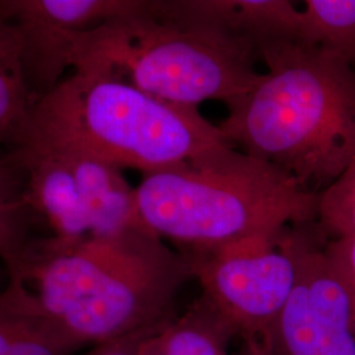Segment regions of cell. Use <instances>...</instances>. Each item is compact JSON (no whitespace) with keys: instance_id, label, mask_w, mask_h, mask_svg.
<instances>
[{"instance_id":"cell-11","label":"cell","mask_w":355,"mask_h":355,"mask_svg":"<svg viewBox=\"0 0 355 355\" xmlns=\"http://www.w3.org/2000/svg\"><path fill=\"white\" fill-rule=\"evenodd\" d=\"M55 152L64 154L74 173L89 218L91 237L146 228L141 220L136 189L129 186L120 168L87 154Z\"/></svg>"},{"instance_id":"cell-9","label":"cell","mask_w":355,"mask_h":355,"mask_svg":"<svg viewBox=\"0 0 355 355\" xmlns=\"http://www.w3.org/2000/svg\"><path fill=\"white\" fill-rule=\"evenodd\" d=\"M161 20L214 28L258 48L299 42L300 10L290 0H148Z\"/></svg>"},{"instance_id":"cell-4","label":"cell","mask_w":355,"mask_h":355,"mask_svg":"<svg viewBox=\"0 0 355 355\" xmlns=\"http://www.w3.org/2000/svg\"><path fill=\"white\" fill-rule=\"evenodd\" d=\"M136 195L144 225L189 253L318 220V193L234 146L145 173Z\"/></svg>"},{"instance_id":"cell-14","label":"cell","mask_w":355,"mask_h":355,"mask_svg":"<svg viewBox=\"0 0 355 355\" xmlns=\"http://www.w3.org/2000/svg\"><path fill=\"white\" fill-rule=\"evenodd\" d=\"M299 42L329 51L355 70V0H306Z\"/></svg>"},{"instance_id":"cell-10","label":"cell","mask_w":355,"mask_h":355,"mask_svg":"<svg viewBox=\"0 0 355 355\" xmlns=\"http://www.w3.org/2000/svg\"><path fill=\"white\" fill-rule=\"evenodd\" d=\"M24 175L26 202L61 240L89 237L85 203L74 173L62 153L19 146L7 158Z\"/></svg>"},{"instance_id":"cell-7","label":"cell","mask_w":355,"mask_h":355,"mask_svg":"<svg viewBox=\"0 0 355 355\" xmlns=\"http://www.w3.org/2000/svg\"><path fill=\"white\" fill-rule=\"evenodd\" d=\"M324 246L303 239L296 283L274 330V355H355L353 300Z\"/></svg>"},{"instance_id":"cell-3","label":"cell","mask_w":355,"mask_h":355,"mask_svg":"<svg viewBox=\"0 0 355 355\" xmlns=\"http://www.w3.org/2000/svg\"><path fill=\"white\" fill-rule=\"evenodd\" d=\"M16 148L82 153L142 174L233 146L198 111L108 76L74 71L35 103Z\"/></svg>"},{"instance_id":"cell-1","label":"cell","mask_w":355,"mask_h":355,"mask_svg":"<svg viewBox=\"0 0 355 355\" xmlns=\"http://www.w3.org/2000/svg\"><path fill=\"white\" fill-rule=\"evenodd\" d=\"M4 292L76 349L152 329L173 318L191 277L186 255L149 229L26 243Z\"/></svg>"},{"instance_id":"cell-16","label":"cell","mask_w":355,"mask_h":355,"mask_svg":"<svg viewBox=\"0 0 355 355\" xmlns=\"http://www.w3.org/2000/svg\"><path fill=\"white\" fill-rule=\"evenodd\" d=\"M24 175L8 159L0 161V258L12 267L24 252L29 216Z\"/></svg>"},{"instance_id":"cell-8","label":"cell","mask_w":355,"mask_h":355,"mask_svg":"<svg viewBox=\"0 0 355 355\" xmlns=\"http://www.w3.org/2000/svg\"><path fill=\"white\" fill-rule=\"evenodd\" d=\"M145 0H0V17L19 29L31 91L38 99L57 86L76 38L137 12Z\"/></svg>"},{"instance_id":"cell-2","label":"cell","mask_w":355,"mask_h":355,"mask_svg":"<svg viewBox=\"0 0 355 355\" xmlns=\"http://www.w3.org/2000/svg\"><path fill=\"white\" fill-rule=\"evenodd\" d=\"M267 70L227 103L218 125L233 146L320 193L355 164V70L300 42L259 51Z\"/></svg>"},{"instance_id":"cell-12","label":"cell","mask_w":355,"mask_h":355,"mask_svg":"<svg viewBox=\"0 0 355 355\" xmlns=\"http://www.w3.org/2000/svg\"><path fill=\"white\" fill-rule=\"evenodd\" d=\"M236 336L228 318L202 295L183 315L144 331L139 355H229Z\"/></svg>"},{"instance_id":"cell-15","label":"cell","mask_w":355,"mask_h":355,"mask_svg":"<svg viewBox=\"0 0 355 355\" xmlns=\"http://www.w3.org/2000/svg\"><path fill=\"white\" fill-rule=\"evenodd\" d=\"M76 350L42 318L0 292V355H70Z\"/></svg>"},{"instance_id":"cell-18","label":"cell","mask_w":355,"mask_h":355,"mask_svg":"<svg viewBox=\"0 0 355 355\" xmlns=\"http://www.w3.org/2000/svg\"><path fill=\"white\" fill-rule=\"evenodd\" d=\"M324 249L352 296L355 318V236L331 239Z\"/></svg>"},{"instance_id":"cell-20","label":"cell","mask_w":355,"mask_h":355,"mask_svg":"<svg viewBox=\"0 0 355 355\" xmlns=\"http://www.w3.org/2000/svg\"><path fill=\"white\" fill-rule=\"evenodd\" d=\"M242 355H274V343L272 341L245 343V349Z\"/></svg>"},{"instance_id":"cell-6","label":"cell","mask_w":355,"mask_h":355,"mask_svg":"<svg viewBox=\"0 0 355 355\" xmlns=\"http://www.w3.org/2000/svg\"><path fill=\"white\" fill-rule=\"evenodd\" d=\"M303 239L286 229L184 255L191 278L245 343L270 341L296 283Z\"/></svg>"},{"instance_id":"cell-5","label":"cell","mask_w":355,"mask_h":355,"mask_svg":"<svg viewBox=\"0 0 355 355\" xmlns=\"http://www.w3.org/2000/svg\"><path fill=\"white\" fill-rule=\"evenodd\" d=\"M253 42L214 28L167 21L148 11L107 21L76 38L69 66L108 76L159 101L198 107L225 104L250 89L258 76Z\"/></svg>"},{"instance_id":"cell-13","label":"cell","mask_w":355,"mask_h":355,"mask_svg":"<svg viewBox=\"0 0 355 355\" xmlns=\"http://www.w3.org/2000/svg\"><path fill=\"white\" fill-rule=\"evenodd\" d=\"M35 103L26 79L19 29L0 17V142L19 141Z\"/></svg>"},{"instance_id":"cell-17","label":"cell","mask_w":355,"mask_h":355,"mask_svg":"<svg viewBox=\"0 0 355 355\" xmlns=\"http://www.w3.org/2000/svg\"><path fill=\"white\" fill-rule=\"evenodd\" d=\"M318 221L331 239L355 236V164L318 193Z\"/></svg>"},{"instance_id":"cell-19","label":"cell","mask_w":355,"mask_h":355,"mask_svg":"<svg viewBox=\"0 0 355 355\" xmlns=\"http://www.w3.org/2000/svg\"><path fill=\"white\" fill-rule=\"evenodd\" d=\"M142 333L114 343L95 346L94 350L87 355H139V341Z\"/></svg>"}]
</instances>
